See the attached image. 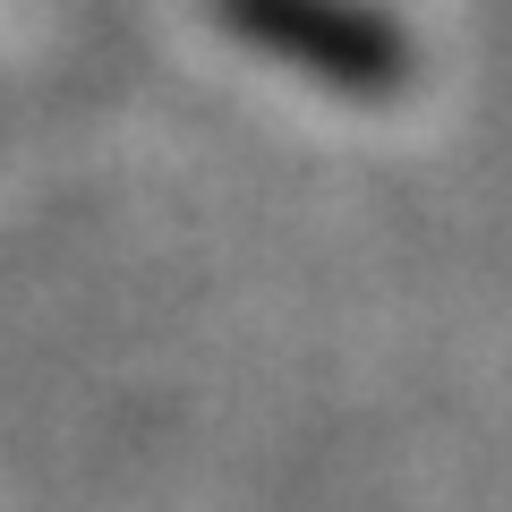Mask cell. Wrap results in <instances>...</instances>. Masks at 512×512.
I'll return each mask as SVG.
<instances>
[{"mask_svg":"<svg viewBox=\"0 0 512 512\" xmlns=\"http://www.w3.org/2000/svg\"><path fill=\"white\" fill-rule=\"evenodd\" d=\"M214 18L342 103H393L419 77V43L376 0H214Z\"/></svg>","mask_w":512,"mask_h":512,"instance_id":"1","label":"cell"}]
</instances>
